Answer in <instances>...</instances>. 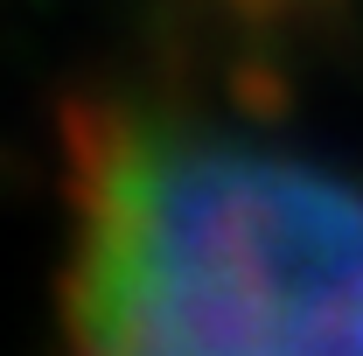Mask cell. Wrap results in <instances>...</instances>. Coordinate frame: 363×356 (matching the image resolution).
Here are the masks:
<instances>
[{"instance_id":"cell-1","label":"cell","mask_w":363,"mask_h":356,"mask_svg":"<svg viewBox=\"0 0 363 356\" xmlns=\"http://www.w3.org/2000/svg\"><path fill=\"white\" fill-rule=\"evenodd\" d=\"M63 321L84 350H363V182L182 105L70 133Z\"/></svg>"}]
</instances>
